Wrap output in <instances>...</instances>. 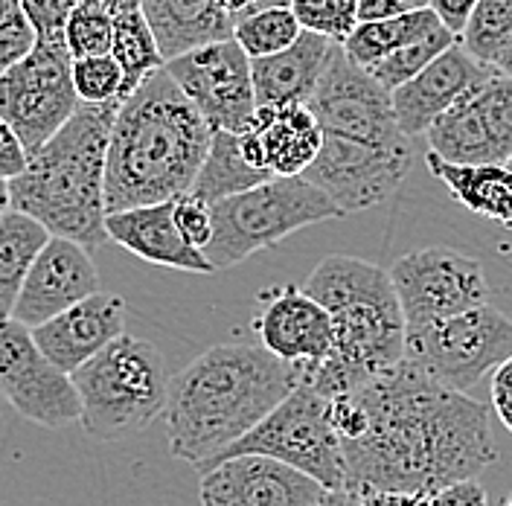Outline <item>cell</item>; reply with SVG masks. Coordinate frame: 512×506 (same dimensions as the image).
<instances>
[{
	"mask_svg": "<svg viewBox=\"0 0 512 506\" xmlns=\"http://www.w3.org/2000/svg\"><path fill=\"white\" fill-rule=\"evenodd\" d=\"M347 489L425 492L478 480L498 460L492 413L469 393L448 390L411 361L329 399Z\"/></svg>",
	"mask_w": 512,
	"mask_h": 506,
	"instance_id": "6da1fadb",
	"label": "cell"
},
{
	"mask_svg": "<svg viewBox=\"0 0 512 506\" xmlns=\"http://www.w3.org/2000/svg\"><path fill=\"white\" fill-rule=\"evenodd\" d=\"M300 384V370L268 349L230 341L201 352L169 376L163 408L169 454L190 463L198 475L251 434Z\"/></svg>",
	"mask_w": 512,
	"mask_h": 506,
	"instance_id": "7a4b0ae2",
	"label": "cell"
},
{
	"mask_svg": "<svg viewBox=\"0 0 512 506\" xmlns=\"http://www.w3.org/2000/svg\"><path fill=\"white\" fill-rule=\"evenodd\" d=\"M213 131L169 79L152 73L120 102L105 155V213L166 204L192 192Z\"/></svg>",
	"mask_w": 512,
	"mask_h": 506,
	"instance_id": "3957f363",
	"label": "cell"
},
{
	"mask_svg": "<svg viewBox=\"0 0 512 506\" xmlns=\"http://www.w3.org/2000/svg\"><path fill=\"white\" fill-rule=\"evenodd\" d=\"M303 291L332 317V352L315 367H297L300 384L338 399L405 358V317L382 265L332 253L320 259Z\"/></svg>",
	"mask_w": 512,
	"mask_h": 506,
	"instance_id": "277c9868",
	"label": "cell"
},
{
	"mask_svg": "<svg viewBox=\"0 0 512 506\" xmlns=\"http://www.w3.org/2000/svg\"><path fill=\"white\" fill-rule=\"evenodd\" d=\"M120 102L79 105L9 181L12 210L30 216L50 236L70 239L85 251L102 248L105 233V155Z\"/></svg>",
	"mask_w": 512,
	"mask_h": 506,
	"instance_id": "5b68a950",
	"label": "cell"
},
{
	"mask_svg": "<svg viewBox=\"0 0 512 506\" xmlns=\"http://www.w3.org/2000/svg\"><path fill=\"white\" fill-rule=\"evenodd\" d=\"M82 428L99 443H114L149 428L166 408L169 373L155 344L120 335L73 376Z\"/></svg>",
	"mask_w": 512,
	"mask_h": 506,
	"instance_id": "8992f818",
	"label": "cell"
},
{
	"mask_svg": "<svg viewBox=\"0 0 512 506\" xmlns=\"http://www.w3.org/2000/svg\"><path fill=\"white\" fill-rule=\"evenodd\" d=\"M213 239L204 248L213 271L242 265L309 224L344 219V213L303 178H271L254 190L210 204Z\"/></svg>",
	"mask_w": 512,
	"mask_h": 506,
	"instance_id": "52a82bcc",
	"label": "cell"
},
{
	"mask_svg": "<svg viewBox=\"0 0 512 506\" xmlns=\"http://www.w3.org/2000/svg\"><path fill=\"white\" fill-rule=\"evenodd\" d=\"M245 454H259L286 463L300 475L312 477L326 492L347 489V466L341 440L332 428L329 399L309 384H297L251 434H245L239 443L222 451L210 463V469L222 460Z\"/></svg>",
	"mask_w": 512,
	"mask_h": 506,
	"instance_id": "ba28073f",
	"label": "cell"
},
{
	"mask_svg": "<svg viewBox=\"0 0 512 506\" xmlns=\"http://www.w3.org/2000/svg\"><path fill=\"white\" fill-rule=\"evenodd\" d=\"M510 355L512 320L495 306L405 332V361L457 393H469Z\"/></svg>",
	"mask_w": 512,
	"mask_h": 506,
	"instance_id": "9c48e42d",
	"label": "cell"
},
{
	"mask_svg": "<svg viewBox=\"0 0 512 506\" xmlns=\"http://www.w3.org/2000/svg\"><path fill=\"white\" fill-rule=\"evenodd\" d=\"M390 283L405 317V332L489 306L483 262L446 245L405 253L390 265Z\"/></svg>",
	"mask_w": 512,
	"mask_h": 506,
	"instance_id": "30bf717a",
	"label": "cell"
},
{
	"mask_svg": "<svg viewBox=\"0 0 512 506\" xmlns=\"http://www.w3.org/2000/svg\"><path fill=\"white\" fill-rule=\"evenodd\" d=\"M70 64L64 41H35L30 56L0 76V120L30 158L79 108Z\"/></svg>",
	"mask_w": 512,
	"mask_h": 506,
	"instance_id": "8fae6325",
	"label": "cell"
},
{
	"mask_svg": "<svg viewBox=\"0 0 512 506\" xmlns=\"http://www.w3.org/2000/svg\"><path fill=\"white\" fill-rule=\"evenodd\" d=\"M326 137H341L376 149H408L411 140L402 134L393 114L390 94L338 47L320 79L318 91L306 105Z\"/></svg>",
	"mask_w": 512,
	"mask_h": 506,
	"instance_id": "7c38bea8",
	"label": "cell"
},
{
	"mask_svg": "<svg viewBox=\"0 0 512 506\" xmlns=\"http://www.w3.org/2000/svg\"><path fill=\"white\" fill-rule=\"evenodd\" d=\"M428 152L457 166H507L512 158V79L489 73L425 131Z\"/></svg>",
	"mask_w": 512,
	"mask_h": 506,
	"instance_id": "4fadbf2b",
	"label": "cell"
},
{
	"mask_svg": "<svg viewBox=\"0 0 512 506\" xmlns=\"http://www.w3.org/2000/svg\"><path fill=\"white\" fill-rule=\"evenodd\" d=\"M169 79L204 117L210 131L245 134L256 114L251 59L227 38L166 64Z\"/></svg>",
	"mask_w": 512,
	"mask_h": 506,
	"instance_id": "5bb4252c",
	"label": "cell"
},
{
	"mask_svg": "<svg viewBox=\"0 0 512 506\" xmlns=\"http://www.w3.org/2000/svg\"><path fill=\"white\" fill-rule=\"evenodd\" d=\"M0 393L24 419L41 428L59 431L82 416L70 376L44 358L30 329L12 317L0 320Z\"/></svg>",
	"mask_w": 512,
	"mask_h": 506,
	"instance_id": "9a60e30c",
	"label": "cell"
},
{
	"mask_svg": "<svg viewBox=\"0 0 512 506\" xmlns=\"http://www.w3.org/2000/svg\"><path fill=\"white\" fill-rule=\"evenodd\" d=\"M414 163V146L376 149L341 137H326L318 160L306 169L303 181L318 187L344 216L370 210L402 187Z\"/></svg>",
	"mask_w": 512,
	"mask_h": 506,
	"instance_id": "2e32d148",
	"label": "cell"
},
{
	"mask_svg": "<svg viewBox=\"0 0 512 506\" xmlns=\"http://www.w3.org/2000/svg\"><path fill=\"white\" fill-rule=\"evenodd\" d=\"M323 486L271 457L245 454L201 475V506H315Z\"/></svg>",
	"mask_w": 512,
	"mask_h": 506,
	"instance_id": "e0dca14e",
	"label": "cell"
},
{
	"mask_svg": "<svg viewBox=\"0 0 512 506\" xmlns=\"http://www.w3.org/2000/svg\"><path fill=\"white\" fill-rule=\"evenodd\" d=\"M96 291H99V274L91 251H85L70 239L53 236L47 248L38 253L24 280L18 303L12 309V320L27 329H35L73 309L76 303L94 297Z\"/></svg>",
	"mask_w": 512,
	"mask_h": 506,
	"instance_id": "ac0fdd59",
	"label": "cell"
},
{
	"mask_svg": "<svg viewBox=\"0 0 512 506\" xmlns=\"http://www.w3.org/2000/svg\"><path fill=\"white\" fill-rule=\"evenodd\" d=\"M254 317L259 347L294 367H315L332 352V317L303 288L283 285L259 297Z\"/></svg>",
	"mask_w": 512,
	"mask_h": 506,
	"instance_id": "d6986e66",
	"label": "cell"
},
{
	"mask_svg": "<svg viewBox=\"0 0 512 506\" xmlns=\"http://www.w3.org/2000/svg\"><path fill=\"white\" fill-rule=\"evenodd\" d=\"M323 146L315 114L306 105L256 108L254 123L239 134V149L248 166L271 178H303Z\"/></svg>",
	"mask_w": 512,
	"mask_h": 506,
	"instance_id": "ffe728a7",
	"label": "cell"
},
{
	"mask_svg": "<svg viewBox=\"0 0 512 506\" xmlns=\"http://www.w3.org/2000/svg\"><path fill=\"white\" fill-rule=\"evenodd\" d=\"M35 347L44 352L62 373L73 376L94 355L126 335V300L108 291L76 303L59 317L30 329Z\"/></svg>",
	"mask_w": 512,
	"mask_h": 506,
	"instance_id": "44dd1931",
	"label": "cell"
},
{
	"mask_svg": "<svg viewBox=\"0 0 512 506\" xmlns=\"http://www.w3.org/2000/svg\"><path fill=\"white\" fill-rule=\"evenodd\" d=\"M489 73L492 67L475 62L460 47V41L448 47L443 56H437L422 73H416L411 82H405L402 88L390 94L393 114L402 134L408 140L422 137L437 123V117H443L460 96L472 91Z\"/></svg>",
	"mask_w": 512,
	"mask_h": 506,
	"instance_id": "7402d4cb",
	"label": "cell"
},
{
	"mask_svg": "<svg viewBox=\"0 0 512 506\" xmlns=\"http://www.w3.org/2000/svg\"><path fill=\"white\" fill-rule=\"evenodd\" d=\"M341 44L318 32H300V38L277 56L251 62L256 108L271 105H309L320 79Z\"/></svg>",
	"mask_w": 512,
	"mask_h": 506,
	"instance_id": "603a6c76",
	"label": "cell"
},
{
	"mask_svg": "<svg viewBox=\"0 0 512 506\" xmlns=\"http://www.w3.org/2000/svg\"><path fill=\"white\" fill-rule=\"evenodd\" d=\"M105 233L108 242H117L120 248H126L149 265L190 271V274H213L207 256L181 239L178 227L172 222V201L114 213L105 219Z\"/></svg>",
	"mask_w": 512,
	"mask_h": 506,
	"instance_id": "cb8c5ba5",
	"label": "cell"
},
{
	"mask_svg": "<svg viewBox=\"0 0 512 506\" xmlns=\"http://www.w3.org/2000/svg\"><path fill=\"white\" fill-rule=\"evenodd\" d=\"M146 24L158 41L163 67L198 47L233 38V18L216 0H140Z\"/></svg>",
	"mask_w": 512,
	"mask_h": 506,
	"instance_id": "d4e9b609",
	"label": "cell"
},
{
	"mask_svg": "<svg viewBox=\"0 0 512 506\" xmlns=\"http://www.w3.org/2000/svg\"><path fill=\"white\" fill-rule=\"evenodd\" d=\"M425 166L469 213L512 230V172L507 166H457L434 152H425Z\"/></svg>",
	"mask_w": 512,
	"mask_h": 506,
	"instance_id": "484cf974",
	"label": "cell"
},
{
	"mask_svg": "<svg viewBox=\"0 0 512 506\" xmlns=\"http://www.w3.org/2000/svg\"><path fill=\"white\" fill-rule=\"evenodd\" d=\"M50 239L41 224L18 210L0 216V320L12 317L24 280Z\"/></svg>",
	"mask_w": 512,
	"mask_h": 506,
	"instance_id": "4316f807",
	"label": "cell"
},
{
	"mask_svg": "<svg viewBox=\"0 0 512 506\" xmlns=\"http://www.w3.org/2000/svg\"><path fill=\"white\" fill-rule=\"evenodd\" d=\"M437 27H443V24L431 9L399 15V18H384V21H367L350 32V38L341 44V50L347 53L350 62L370 70L373 64L393 56L396 50H405L419 38L431 35Z\"/></svg>",
	"mask_w": 512,
	"mask_h": 506,
	"instance_id": "83f0119b",
	"label": "cell"
},
{
	"mask_svg": "<svg viewBox=\"0 0 512 506\" xmlns=\"http://www.w3.org/2000/svg\"><path fill=\"white\" fill-rule=\"evenodd\" d=\"M265 181H271V175L248 166V160L242 158L239 134L213 131L210 152H207V158L201 163V172L192 184V195L207 201V204H219L224 198L254 190Z\"/></svg>",
	"mask_w": 512,
	"mask_h": 506,
	"instance_id": "f1b7e54d",
	"label": "cell"
},
{
	"mask_svg": "<svg viewBox=\"0 0 512 506\" xmlns=\"http://www.w3.org/2000/svg\"><path fill=\"white\" fill-rule=\"evenodd\" d=\"M111 59L123 73V99L134 94L152 73L163 70V56H160L155 35L146 24L143 6L114 15Z\"/></svg>",
	"mask_w": 512,
	"mask_h": 506,
	"instance_id": "f546056e",
	"label": "cell"
},
{
	"mask_svg": "<svg viewBox=\"0 0 512 506\" xmlns=\"http://www.w3.org/2000/svg\"><path fill=\"white\" fill-rule=\"evenodd\" d=\"M300 32L303 27L294 18L291 6H280V9H265V12H256V15L236 21L233 41L254 62V59L277 56V53L288 50L300 38Z\"/></svg>",
	"mask_w": 512,
	"mask_h": 506,
	"instance_id": "4dcf8cb0",
	"label": "cell"
},
{
	"mask_svg": "<svg viewBox=\"0 0 512 506\" xmlns=\"http://www.w3.org/2000/svg\"><path fill=\"white\" fill-rule=\"evenodd\" d=\"M510 38L512 0H480L457 41L475 62L492 67Z\"/></svg>",
	"mask_w": 512,
	"mask_h": 506,
	"instance_id": "1f68e13d",
	"label": "cell"
},
{
	"mask_svg": "<svg viewBox=\"0 0 512 506\" xmlns=\"http://www.w3.org/2000/svg\"><path fill=\"white\" fill-rule=\"evenodd\" d=\"M457 44V35H451L446 27H437L431 35L419 38L416 44L396 50L393 56H387L379 64H373L367 73L382 85L387 94H393L396 88H402L405 82H411L416 73H422L428 64L434 62L437 56H443L448 47Z\"/></svg>",
	"mask_w": 512,
	"mask_h": 506,
	"instance_id": "d6a6232c",
	"label": "cell"
},
{
	"mask_svg": "<svg viewBox=\"0 0 512 506\" xmlns=\"http://www.w3.org/2000/svg\"><path fill=\"white\" fill-rule=\"evenodd\" d=\"M114 41V18L94 3H79L64 27V50L70 62L91 59V56H111Z\"/></svg>",
	"mask_w": 512,
	"mask_h": 506,
	"instance_id": "836d02e7",
	"label": "cell"
},
{
	"mask_svg": "<svg viewBox=\"0 0 512 506\" xmlns=\"http://www.w3.org/2000/svg\"><path fill=\"white\" fill-rule=\"evenodd\" d=\"M291 12L306 32L344 44L358 27V0H291Z\"/></svg>",
	"mask_w": 512,
	"mask_h": 506,
	"instance_id": "e575fe53",
	"label": "cell"
},
{
	"mask_svg": "<svg viewBox=\"0 0 512 506\" xmlns=\"http://www.w3.org/2000/svg\"><path fill=\"white\" fill-rule=\"evenodd\" d=\"M70 79L79 105L123 102V73L111 56H91L70 64Z\"/></svg>",
	"mask_w": 512,
	"mask_h": 506,
	"instance_id": "d590c367",
	"label": "cell"
},
{
	"mask_svg": "<svg viewBox=\"0 0 512 506\" xmlns=\"http://www.w3.org/2000/svg\"><path fill=\"white\" fill-rule=\"evenodd\" d=\"M172 222H175L181 239L187 245H192L195 251L204 253V248L213 239V213H210V204L207 201L195 198L192 192L175 198L172 201Z\"/></svg>",
	"mask_w": 512,
	"mask_h": 506,
	"instance_id": "8d00e7d4",
	"label": "cell"
},
{
	"mask_svg": "<svg viewBox=\"0 0 512 506\" xmlns=\"http://www.w3.org/2000/svg\"><path fill=\"white\" fill-rule=\"evenodd\" d=\"M76 6L79 0H21V12L38 41H64V27Z\"/></svg>",
	"mask_w": 512,
	"mask_h": 506,
	"instance_id": "74e56055",
	"label": "cell"
},
{
	"mask_svg": "<svg viewBox=\"0 0 512 506\" xmlns=\"http://www.w3.org/2000/svg\"><path fill=\"white\" fill-rule=\"evenodd\" d=\"M35 32L30 21H18L9 27H0V76L12 70L18 62H24L35 47Z\"/></svg>",
	"mask_w": 512,
	"mask_h": 506,
	"instance_id": "f35d334b",
	"label": "cell"
},
{
	"mask_svg": "<svg viewBox=\"0 0 512 506\" xmlns=\"http://www.w3.org/2000/svg\"><path fill=\"white\" fill-rule=\"evenodd\" d=\"M428 3L431 0H358V24L422 12L428 9Z\"/></svg>",
	"mask_w": 512,
	"mask_h": 506,
	"instance_id": "ab89813d",
	"label": "cell"
},
{
	"mask_svg": "<svg viewBox=\"0 0 512 506\" xmlns=\"http://www.w3.org/2000/svg\"><path fill=\"white\" fill-rule=\"evenodd\" d=\"M27 163H30V155L24 152L18 134L0 120V178L15 181L18 175H24Z\"/></svg>",
	"mask_w": 512,
	"mask_h": 506,
	"instance_id": "60d3db41",
	"label": "cell"
},
{
	"mask_svg": "<svg viewBox=\"0 0 512 506\" xmlns=\"http://www.w3.org/2000/svg\"><path fill=\"white\" fill-rule=\"evenodd\" d=\"M431 506H489V498L478 480H463L431 495Z\"/></svg>",
	"mask_w": 512,
	"mask_h": 506,
	"instance_id": "b9f144b4",
	"label": "cell"
},
{
	"mask_svg": "<svg viewBox=\"0 0 512 506\" xmlns=\"http://www.w3.org/2000/svg\"><path fill=\"white\" fill-rule=\"evenodd\" d=\"M492 405L501 425L512 434V355L492 373Z\"/></svg>",
	"mask_w": 512,
	"mask_h": 506,
	"instance_id": "7bdbcfd3",
	"label": "cell"
},
{
	"mask_svg": "<svg viewBox=\"0 0 512 506\" xmlns=\"http://www.w3.org/2000/svg\"><path fill=\"white\" fill-rule=\"evenodd\" d=\"M480 0H431L428 3V9L440 18V24L446 27L451 35H457L460 38V32L466 27V21H469V15L475 12V6H478Z\"/></svg>",
	"mask_w": 512,
	"mask_h": 506,
	"instance_id": "ee69618b",
	"label": "cell"
},
{
	"mask_svg": "<svg viewBox=\"0 0 512 506\" xmlns=\"http://www.w3.org/2000/svg\"><path fill=\"white\" fill-rule=\"evenodd\" d=\"M361 506H431V495L425 492H382V489H361Z\"/></svg>",
	"mask_w": 512,
	"mask_h": 506,
	"instance_id": "f6af8a7d",
	"label": "cell"
},
{
	"mask_svg": "<svg viewBox=\"0 0 512 506\" xmlns=\"http://www.w3.org/2000/svg\"><path fill=\"white\" fill-rule=\"evenodd\" d=\"M219 9H222L227 18L242 21L248 15H256V12H265V9H280V6H291V0H216Z\"/></svg>",
	"mask_w": 512,
	"mask_h": 506,
	"instance_id": "bcb514c9",
	"label": "cell"
},
{
	"mask_svg": "<svg viewBox=\"0 0 512 506\" xmlns=\"http://www.w3.org/2000/svg\"><path fill=\"white\" fill-rule=\"evenodd\" d=\"M355 501H358V492H352V489H332V492H323V498L315 506H355Z\"/></svg>",
	"mask_w": 512,
	"mask_h": 506,
	"instance_id": "7dc6e473",
	"label": "cell"
},
{
	"mask_svg": "<svg viewBox=\"0 0 512 506\" xmlns=\"http://www.w3.org/2000/svg\"><path fill=\"white\" fill-rule=\"evenodd\" d=\"M79 3H94L99 9H105L111 18L120 15V12H128V9H137V6H140V0H79Z\"/></svg>",
	"mask_w": 512,
	"mask_h": 506,
	"instance_id": "c3c4849f",
	"label": "cell"
},
{
	"mask_svg": "<svg viewBox=\"0 0 512 506\" xmlns=\"http://www.w3.org/2000/svg\"><path fill=\"white\" fill-rule=\"evenodd\" d=\"M492 70H495V73H501V76H507V79H512V38L507 41V47L498 53V59H495V64H492Z\"/></svg>",
	"mask_w": 512,
	"mask_h": 506,
	"instance_id": "681fc988",
	"label": "cell"
},
{
	"mask_svg": "<svg viewBox=\"0 0 512 506\" xmlns=\"http://www.w3.org/2000/svg\"><path fill=\"white\" fill-rule=\"evenodd\" d=\"M12 210V190H9V181L0 178V216Z\"/></svg>",
	"mask_w": 512,
	"mask_h": 506,
	"instance_id": "f907efd6",
	"label": "cell"
},
{
	"mask_svg": "<svg viewBox=\"0 0 512 506\" xmlns=\"http://www.w3.org/2000/svg\"><path fill=\"white\" fill-rule=\"evenodd\" d=\"M507 169H510V172H512V158H510V160H507Z\"/></svg>",
	"mask_w": 512,
	"mask_h": 506,
	"instance_id": "816d5d0a",
	"label": "cell"
},
{
	"mask_svg": "<svg viewBox=\"0 0 512 506\" xmlns=\"http://www.w3.org/2000/svg\"><path fill=\"white\" fill-rule=\"evenodd\" d=\"M355 506H361V498H358V501H355Z\"/></svg>",
	"mask_w": 512,
	"mask_h": 506,
	"instance_id": "f5cc1de1",
	"label": "cell"
}]
</instances>
